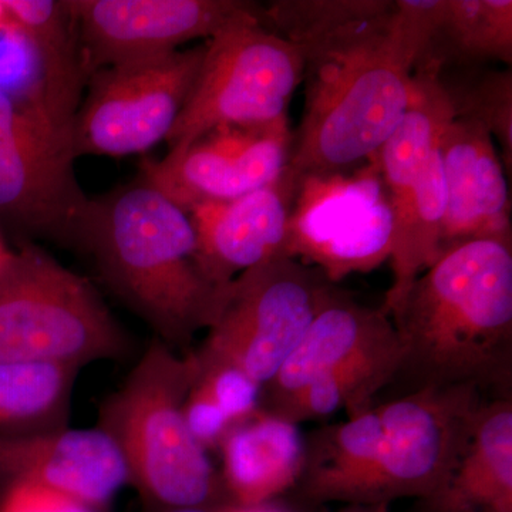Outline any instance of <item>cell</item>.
Wrapping results in <instances>:
<instances>
[{
	"label": "cell",
	"instance_id": "cell-1",
	"mask_svg": "<svg viewBox=\"0 0 512 512\" xmlns=\"http://www.w3.org/2000/svg\"><path fill=\"white\" fill-rule=\"evenodd\" d=\"M430 0H276L262 23L299 47L305 106L286 177L346 173L402 119L426 45Z\"/></svg>",
	"mask_w": 512,
	"mask_h": 512
},
{
	"label": "cell",
	"instance_id": "cell-2",
	"mask_svg": "<svg viewBox=\"0 0 512 512\" xmlns=\"http://www.w3.org/2000/svg\"><path fill=\"white\" fill-rule=\"evenodd\" d=\"M487 397L468 386L423 387L320 427L305 436L293 494L346 507L426 500L446 483Z\"/></svg>",
	"mask_w": 512,
	"mask_h": 512
},
{
	"label": "cell",
	"instance_id": "cell-3",
	"mask_svg": "<svg viewBox=\"0 0 512 512\" xmlns=\"http://www.w3.org/2000/svg\"><path fill=\"white\" fill-rule=\"evenodd\" d=\"M404 392L468 386L508 396L512 382V247L473 241L448 249L389 313Z\"/></svg>",
	"mask_w": 512,
	"mask_h": 512
},
{
	"label": "cell",
	"instance_id": "cell-4",
	"mask_svg": "<svg viewBox=\"0 0 512 512\" xmlns=\"http://www.w3.org/2000/svg\"><path fill=\"white\" fill-rule=\"evenodd\" d=\"M74 248L92 258L110 291L175 352L214 325L231 289L202 272L188 212L141 175L90 198Z\"/></svg>",
	"mask_w": 512,
	"mask_h": 512
},
{
	"label": "cell",
	"instance_id": "cell-5",
	"mask_svg": "<svg viewBox=\"0 0 512 512\" xmlns=\"http://www.w3.org/2000/svg\"><path fill=\"white\" fill-rule=\"evenodd\" d=\"M197 373L194 352H175L154 339L100 406L97 429L119 450L128 484L156 512L228 504L220 474L184 417Z\"/></svg>",
	"mask_w": 512,
	"mask_h": 512
},
{
	"label": "cell",
	"instance_id": "cell-6",
	"mask_svg": "<svg viewBox=\"0 0 512 512\" xmlns=\"http://www.w3.org/2000/svg\"><path fill=\"white\" fill-rule=\"evenodd\" d=\"M402 350L390 316L333 289L259 407L301 426L345 410L352 416L394 383Z\"/></svg>",
	"mask_w": 512,
	"mask_h": 512
},
{
	"label": "cell",
	"instance_id": "cell-7",
	"mask_svg": "<svg viewBox=\"0 0 512 512\" xmlns=\"http://www.w3.org/2000/svg\"><path fill=\"white\" fill-rule=\"evenodd\" d=\"M126 332L86 278L36 245L0 268V363L121 360Z\"/></svg>",
	"mask_w": 512,
	"mask_h": 512
},
{
	"label": "cell",
	"instance_id": "cell-8",
	"mask_svg": "<svg viewBox=\"0 0 512 512\" xmlns=\"http://www.w3.org/2000/svg\"><path fill=\"white\" fill-rule=\"evenodd\" d=\"M302 79L301 50L266 28L256 5L207 40L200 72L165 141L168 153L217 127L289 120V104Z\"/></svg>",
	"mask_w": 512,
	"mask_h": 512
},
{
	"label": "cell",
	"instance_id": "cell-9",
	"mask_svg": "<svg viewBox=\"0 0 512 512\" xmlns=\"http://www.w3.org/2000/svg\"><path fill=\"white\" fill-rule=\"evenodd\" d=\"M333 289L320 269L289 256L248 269L232 282L220 316L195 355L201 362L234 367L264 387Z\"/></svg>",
	"mask_w": 512,
	"mask_h": 512
},
{
	"label": "cell",
	"instance_id": "cell-10",
	"mask_svg": "<svg viewBox=\"0 0 512 512\" xmlns=\"http://www.w3.org/2000/svg\"><path fill=\"white\" fill-rule=\"evenodd\" d=\"M207 42L97 70L72 130L74 158H121L167 141L197 79Z\"/></svg>",
	"mask_w": 512,
	"mask_h": 512
},
{
	"label": "cell",
	"instance_id": "cell-11",
	"mask_svg": "<svg viewBox=\"0 0 512 512\" xmlns=\"http://www.w3.org/2000/svg\"><path fill=\"white\" fill-rule=\"evenodd\" d=\"M0 20V94L72 147L87 84L70 0H6Z\"/></svg>",
	"mask_w": 512,
	"mask_h": 512
},
{
	"label": "cell",
	"instance_id": "cell-12",
	"mask_svg": "<svg viewBox=\"0 0 512 512\" xmlns=\"http://www.w3.org/2000/svg\"><path fill=\"white\" fill-rule=\"evenodd\" d=\"M369 161L370 167L355 177H311L296 188L288 256L320 269L333 284L390 258L389 194L376 164Z\"/></svg>",
	"mask_w": 512,
	"mask_h": 512
},
{
	"label": "cell",
	"instance_id": "cell-13",
	"mask_svg": "<svg viewBox=\"0 0 512 512\" xmlns=\"http://www.w3.org/2000/svg\"><path fill=\"white\" fill-rule=\"evenodd\" d=\"M69 143L0 94V217L29 234L76 247L90 198Z\"/></svg>",
	"mask_w": 512,
	"mask_h": 512
},
{
	"label": "cell",
	"instance_id": "cell-14",
	"mask_svg": "<svg viewBox=\"0 0 512 512\" xmlns=\"http://www.w3.org/2000/svg\"><path fill=\"white\" fill-rule=\"evenodd\" d=\"M292 140L289 120L217 127L163 160L146 158L140 175L188 212L274 184L288 167Z\"/></svg>",
	"mask_w": 512,
	"mask_h": 512
},
{
	"label": "cell",
	"instance_id": "cell-15",
	"mask_svg": "<svg viewBox=\"0 0 512 512\" xmlns=\"http://www.w3.org/2000/svg\"><path fill=\"white\" fill-rule=\"evenodd\" d=\"M87 80L114 64L180 50L191 40H210L251 12L241 0H72Z\"/></svg>",
	"mask_w": 512,
	"mask_h": 512
},
{
	"label": "cell",
	"instance_id": "cell-16",
	"mask_svg": "<svg viewBox=\"0 0 512 512\" xmlns=\"http://www.w3.org/2000/svg\"><path fill=\"white\" fill-rule=\"evenodd\" d=\"M295 194L285 171L268 187L188 211L198 264L212 284L227 289L248 269L288 256Z\"/></svg>",
	"mask_w": 512,
	"mask_h": 512
},
{
	"label": "cell",
	"instance_id": "cell-17",
	"mask_svg": "<svg viewBox=\"0 0 512 512\" xmlns=\"http://www.w3.org/2000/svg\"><path fill=\"white\" fill-rule=\"evenodd\" d=\"M32 484L101 511L128 484L126 466L106 433L64 429L0 436V485Z\"/></svg>",
	"mask_w": 512,
	"mask_h": 512
},
{
	"label": "cell",
	"instance_id": "cell-18",
	"mask_svg": "<svg viewBox=\"0 0 512 512\" xmlns=\"http://www.w3.org/2000/svg\"><path fill=\"white\" fill-rule=\"evenodd\" d=\"M446 183L441 251L473 241L512 247L511 200L503 160L481 124L454 119L440 144Z\"/></svg>",
	"mask_w": 512,
	"mask_h": 512
},
{
	"label": "cell",
	"instance_id": "cell-19",
	"mask_svg": "<svg viewBox=\"0 0 512 512\" xmlns=\"http://www.w3.org/2000/svg\"><path fill=\"white\" fill-rule=\"evenodd\" d=\"M222 488L228 504L259 507L291 493L305 464L299 424L259 407L235 424L220 443Z\"/></svg>",
	"mask_w": 512,
	"mask_h": 512
},
{
	"label": "cell",
	"instance_id": "cell-20",
	"mask_svg": "<svg viewBox=\"0 0 512 512\" xmlns=\"http://www.w3.org/2000/svg\"><path fill=\"white\" fill-rule=\"evenodd\" d=\"M417 512H512V394L484 400L446 483Z\"/></svg>",
	"mask_w": 512,
	"mask_h": 512
},
{
	"label": "cell",
	"instance_id": "cell-21",
	"mask_svg": "<svg viewBox=\"0 0 512 512\" xmlns=\"http://www.w3.org/2000/svg\"><path fill=\"white\" fill-rule=\"evenodd\" d=\"M390 201L393 217V279L382 309L389 315L413 282L443 255L446 183L440 150L421 168L406 191Z\"/></svg>",
	"mask_w": 512,
	"mask_h": 512
},
{
	"label": "cell",
	"instance_id": "cell-22",
	"mask_svg": "<svg viewBox=\"0 0 512 512\" xmlns=\"http://www.w3.org/2000/svg\"><path fill=\"white\" fill-rule=\"evenodd\" d=\"M491 62L512 63L511 0H431L426 45L417 64L448 70Z\"/></svg>",
	"mask_w": 512,
	"mask_h": 512
},
{
	"label": "cell",
	"instance_id": "cell-23",
	"mask_svg": "<svg viewBox=\"0 0 512 512\" xmlns=\"http://www.w3.org/2000/svg\"><path fill=\"white\" fill-rule=\"evenodd\" d=\"M454 119L456 113L441 83L439 67L417 64L402 119L370 158L379 170L389 200L406 191L430 157L440 150L441 140Z\"/></svg>",
	"mask_w": 512,
	"mask_h": 512
},
{
	"label": "cell",
	"instance_id": "cell-24",
	"mask_svg": "<svg viewBox=\"0 0 512 512\" xmlns=\"http://www.w3.org/2000/svg\"><path fill=\"white\" fill-rule=\"evenodd\" d=\"M80 370L63 363H0V436L69 429Z\"/></svg>",
	"mask_w": 512,
	"mask_h": 512
},
{
	"label": "cell",
	"instance_id": "cell-25",
	"mask_svg": "<svg viewBox=\"0 0 512 512\" xmlns=\"http://www.w3.org/2000/svg\"><path fill=\"white\" fill-rule=\"evenodd\" d=\"M197 362V377L183 410L192 436L208 451L220 447L235 424L259 409L262 387L234 367L201 362L198 357Z\"/></svg>",
	"mask_w": 512,
	"mask_h": 512
},
{
	"label": "cell",
	"instance_id": "cell-26",
	"mask_svg": "<svg viewBox=\"0 0 512 512\" xmlns=\"http://www.w3.org/2000/svg\"><path fill=\"white\" fill-rule=\"evenodd\" d=\"M456 119L481 124L500 143L504 167L512 168V72L490 66L440 70Z\"/></svg>",
	"mask_w": 512,
	"mask_h": 512
},
{
	"label": "cell",
	"instance_id": "cell-27",
	"mask_svg": "<svg viewBox=\"0 0 512 512\" xmlns=\"http://www.w3.org/2000/svg\"><path fill=\"white\" fill-rule=\"evenodd\" d=\"M0 512H99L67 495L32 484L3 488Z\"/></svg>",
	"mask_w": 512,
	"mask_h": 512
},
{
	"label": "cell",
	"instance_id": "cell-28",
	"mask_svg": "<svg viewBox=\"0 0 512 512\" xmlns=\"http://www.w3.org/2000/svg\"><path fill=\"white\" fill-rule=\"evenodd\" d=\"M222 512H281L272 508L271 505H259V507H237L227 504L222 507Z\"/></svg>",
	"mask_w": 512,
	"mask_h": 512
},
{
	"label": "cell",
	"instance_id": "cell-29",
	"mask_svg": "<svg viewBox=\"0 0 512 512\" xmlns=\"http://www.w3.org/2000/svg\"><path fill=\"white\" fill-rule=\"evenodd\" d=\"M342 512H390L389 507H346Z\"/></svg>",
	"mask_w": 512,
	"mask_h": 512
},
{
	"label": "cell",
	"instance_id": "cell-30",
	"mask_svg": "<svg viewBox=\"0 0 512 512\" xmlns=\"http://www.w3.org/2000/svg\"><path fill=\"white\" fill-rule=\"evenodd\" d=\"M224 507V505H222ZM222 507L218 508H175V510H165L157 512H222Z\"/></svg>",
	"mask_w": 512,
	"mask_h": 512
},
{
	"label": "cell",
	"instance_id": "cell-31",
	"mask_svg": "<svg viewBox=\"0 0 512 512\" xmlns=\"http://www.w3.org/2000/svg\"><path fill=\"white\" fill-rule=\"evenodd\" d=\"M13 251H10L8 247H6L5 242H3V239L0 238V268H2L3 265L8 262V259L10 258V255H12Z\"/></svg>",
	"mask_w": 512,
	"mask_h": 512
},
{
	"label": "cell",
	"instance_id": "cell-32",
	"mask_svg": "<svg viewBox=\"0 0 512 512\" xmlns=\"http://www.w3.org/2000/svg\"><path fill=\"white\" fill-rule=\"evenodd\" d=\"M5 18V8H3V3L0 2V20Z\"/></svg>",
	"mask_w": 512,
	"mask_h": 512
}]
</instances>
